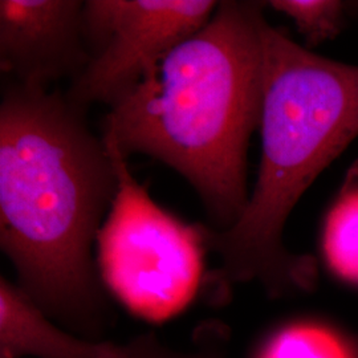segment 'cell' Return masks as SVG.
<instances>
[{
    "instance_id": "30bf717a",
    "label": "cell",
    "mask_w": 358,
    "mask_h": 358,
    "mask_svg": "<svg viewBox=\"0 0 358 358\" xmlns=\"http://www.w3.org/2000/svg\"><path fill=\"white\" fill-rule=\"evenodd\" d=\"M227 332L220 325H205L192 337V346L179 349L164 344L154 333H145L124 345L125 358H230Z\"/></svg>"
},
{
    "instance_id": "7c38bea8",
    "label": "cell",
    "mask_w": 358,
    "mask_h": 358,
    "mask_svg": "<svg viewBox=\"0 0 358 358\" xmlns=\"http://www.w3.org/2000/svg\"><path fill=\"white\" fill-rule=\"evenodd\" d=\"M355 336V341H356V345H357L358 349V334H353Z\"/></svg>"
},
{
    "instance_id": "52a82bcc",
    "label": "cell",
    "mask_w": 358,
    "mask_h": 358,
    "mask_svg": "<svg viewBox=\"0 0 358 358\" xmlns=\"http://www.w3.org/2000/svg\"><path fill=\"white\" fill-rule=\"evenodd\" d=\"M1 358H125L124 345L80 337L50 319L8 279H0Z\"/></svg>"
},
{
    "instance_id": "8992f818",
    "label": "cell",
    "mask_w": 358,
    "mask_h": 358,
    "mask_svg": "<svg viewBox=\"0 0 358 358\" xmlns=\"http://www.w3.org/2000/svg\"><path fill=\"white\" fill-rule=\"evenodd\" d=\"M83 10L78 0H1V72L26 88L73 81L90 63Z\"/></svg>"
},
{
    "instance_id": "ba28073f",
    "label": "cell",
    "mask_w": 358,
    "mask_h": 358,
    "mask_svg": "<svg viewBox=\"0 0 358 358\" xmlns=\"http://www.w3.org/2000/svg\"><path fill=\"white\" fill-rule=\"evenodd\" d=\"M254 358H358L355 336L316 320L292 321L269 334Z\"/></svg>"
},
{
    "instance_id": "6da1fadb",
    "label": "cell",
    "mask_w": 358,
    "mask_h": 358,
    "mask_svg": "<svg viewBox=\"0 0 358 358\" xmlns=\"http://www.w3.org/2000/svg\"><path fill=\"white\" fill-rule=\"evenodd\" d=\"M84 109L13 81L0 103V247L16 284L50 319L100 341L109 321L93 245L118 190Z\"/></svg>"
},
{
    "instance_id": "8fae6325",
    "label": "cell",
    "mask_w": 358,
    "mask_h": 358,
    "mask_svg": "<svg viewBox=\"0 0 358 358\" xmlns=\"http://www.w3.org/2000/svg\"><path fill=\"white\" fill-rule=\"evenodd\" d=\"M268 4L291 17L310 44L334 38L344 26L346 4L343 1L273 0Z\"/></svg>"
},
{
    "instance_id": "9c48e42d",
    "label": "cell",
    "mask_w": 358,
    "mask_h": 358,
    "mask_svg": "<svg viewBox=\"0 0 358 358\" xmlns=\"http://www.w3.org/2000/svg\"><path fill=\"white\" fill-rule=\"evenodd\" d=\"M327 266L344 282L358 285V170L349 174L321 232Z\"/></svg>"
},
{
    "instance_id": "5b68a950",
    "label": "cell",
    "mask_w": 358,
    "mask_h": 358,
    "mask_svg": "<svg viewBox=\"0 0 358 358\" xmlns=\"http://www.w3.org/2000/svg\"><path fill=\"white\" fill-rule=\"evenodd\" d=\"M219 6L214 0H88L83 27L90 63L72 81L68 100L115 105L169 52L199 31Z\"/></svg>"
},
{
    "instance_id": "277c9868",
    "label": "cell",
    "mask_w": 358,
    "mask_h": 358,
    "mask_svg": "<svg viewBox=\"0 0 358 358\" xmlns=\"http://www.w3.org/2000/svg\"><path fill=\"white\" fill-rule=\"evenodd\" d=\"M105 146L118 190L96 243L101 282L133 315L167 320L192 303L203 282L199 223L187 224L157 205L131 176L127 158Z\"/></svg>"
},
{
    "instance_id": "7a4b0ae2",
    "label": "cell",
    "mask_w": 358,
    "mask_h": 358,
    "mask_svg": "<svg viewBox=\"0 0 358 358\" xmlns=\"http://www.w3.org/2000/svg\"><path fill=\"white\" fill-rule=\"evenodd\" d=\"M264 3L219 1L199 31L109 108L103 143L124 158L145 154L176 170L201 196L208 227L242 217L247 150L260 124Z\"/></svg>"
},
{
    "instance_id": "3957f363",
    "label": "cell",
    "mask_w": 358,
    "mask_h": 358,
    "mask_svg": "<svg viewBox=\"0 0 358 358\" xmlns=\"http://www.w3.org/2000/svg\"><path fill=\"white\" fill-rule=\"evenodd\" d=\"M262 158L255 187L229 230L201 224L206 250L219 257L208 275L213 296L257 282L272 299L312 292L316 260L282 241L296 203L321 171L358 136V66L321 57L282 31L263 29Z\"/></svg>"
}]
</instances>
